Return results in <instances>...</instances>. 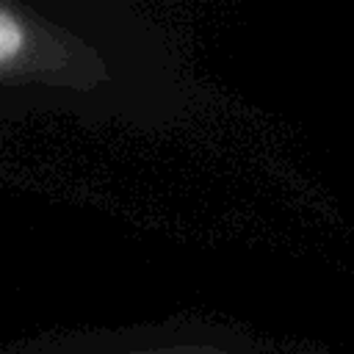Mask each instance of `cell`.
I'll list each match as a JSON object with an SVG mask.
<instances>
[{"instance_id": "7a4b0ae2", "label": "cell", "mask_w": 354, "mask_h": 354, "mask_svg": "<svg viewBox=\"0 0 354 354\" xmlns=\"http://www.w3.org/2000/svg\"><path fill=\"white\" fill-rule=\"evenodd\" d=\"M127 354H230L213 346H166V348H147V351H127Z\"/></svg>"}, {"instance_id": "6da1fadb", "label": "cell", "mask_w": 354, "mask_h": 354, "mask_svg": "<svg viewBox=\"0 0 354 354\" xmlns=\"http://www.w3.org/2000/svg\"><path fill=\"white\" fill-rule=\"evenodd\" d=\"M108 77L97 50L25 6L0 3V86L94 88Z\"/></svg>"}]
</instances>
